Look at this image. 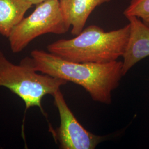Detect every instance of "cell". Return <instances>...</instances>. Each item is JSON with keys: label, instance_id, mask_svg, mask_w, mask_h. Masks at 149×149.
Returning <instances> with one entry per match:
<instances>
[{"label": "cell", "instance_id": "7a4b0ae2", "mask_svg": "<svg viewBox=\"0 0 149 149\" xmlns=\"http://www.w3.org/2000/svg\"><path fill=\"white\" fill-rule=\"evenodd\" d=\"M129 32V24L109 32L91 25L74 38L60 39L48 45L47 49L49 52L70 61L106 64L122 56Z\"/></svg>", "mask_w": 149, "mask_h": 149}, {"label": "cell", "instance_id": "30bf717a", "mask_svg": "<svg viewBox=\"0 0 149 149\" xmlns=\"http://www.w3.org/2000/svg\"><path fill=\"white\" fill-rule=\"evenodd\" d=\"M29 1L31 2L33 5H37L38 4L42 2L45 0H29Z\"/></svg>", "mask_w": 149, "mask_h": 149}, {"label": "cell", "instance_id": "52a82bcc", "mask_svg": "<svg viewBox=\"0 0 149 149\" xmlns=\"http://www.w3.org/2000/svg\"><path fill=\"white\" fill-rule=\"evenodd\" d=\"M111 0H60L62 13L72 27L71 34L77 36L84 29L91 13L97 7Z\"/></svg>", "mask_w": 149, "mask_h": 149}, {"label": "cell", "instance_id": "3957f363", "mask_svg": "<svg viewBox=\"0 0 149 149\" xmlns=\"http://www.w3.org/2000/svg\"><path fill=\"white\" fill-rule=\"evenodd\" d=\"M67 81L46 74H39L33 68L31 57L13 64L0 50V87L8 88L21 98L27 108L38 107L44 114L42 100L46 95L60 90Z\"/></svg>", "mask_w": 149, "mask_h": 149}, {"label": "cell", "instance_id": "8992f818", "mask_svg": "<svg viewBox=\"0 0 149 149\" xmlns=\"http://www.w3.org/2000/svg\"><path fill=\"white\" fill-rule=\"evenodd\" d=\"M130 32L128 42L123 55V76L140 60L149 56V27L136 17H127Z\"/></svg>", "mask_w": 149, "mask_h": 149}, {"label": "cell", "instance_id": "5b68a950", "mask_svg": "<svg viewBox=\"0 0 149 149\" xmlns=\"http://www.w3.org/2000/svg\"><path fill=\"white\" fill-rule=\"evenodd\" d=\"M54 104L59 111L60 124L54 133L63 149H94L104 137L92 133L86 129L74 117L60 90L53 95Z\"/></svg>", "mask_w": 149, "mask_h": 149}, {"label": "cell", "instance_id": "9c48e42d", "mask_svg": "<svg viewBox=\"0 0 149 149\" xmlns=\"http://www.w3.org/2000/svg\"><path fill=\"white\" fill-rule=\"evenodd\" d=\"M124 15L126 17H136L149 27V0H130Z\"/></svg>", "mask_w": 149, "mask_h": 149}, {"label": "cell", "instance_id": "ba28073f", "mask_svg": "<svg viewBox=\"0 0 149 149\" xmlns=\"http://www.w3.org/2000/svg\"><path fill=\"white\" fill-rule=\"evenodd\" d=\"M32 6L29 0H0V34L9 37Z\"/></svg>", "mask_w": 149, "mask_h": 149}, {"label": "cell", "instance_id": "6da1fadb", "mask_svg": "<svg viewBox=\"0 0 149 149\" xmlns=\"http://www.w3.org/2000/svg\"><path fill=\"white\" fill-rule=\"evenodd\" d=\"M33 68L37 72L74 82L82 86L95 101L112 103V93L119 85L123 76V61L106 64L70 61L42 50L31 54Z\"/></svg>", "mask_w": 149, "mask_h": 149}, {"label": "cell", "instance_id": "277c9868", "mask_svg": "<svg viewBox=\"0 0 149 149\" xmlns=\"http://www.w3.org/2000/svg\"><path fill=\"white\" fill-rule=\"evenodd\" d=\"M70 27L62 13L60 0H45L13 28L8 38L11 50L19 53L35 38L47 33L64 34Z\"/></svg>", "mask_w": 149, "mask_h": 149}]
</instances>
